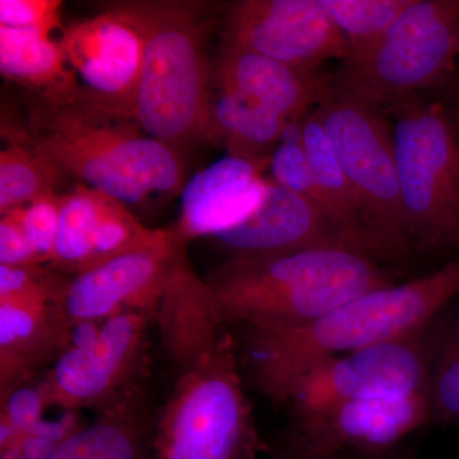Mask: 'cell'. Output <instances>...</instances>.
I'll return each mask as SVG.
<instances>
[{"mask_svg": "<svg viewBox=\"0 0 459 459\" xmlns=\"http://www.w3.org/2000/svg\"><path fill=\"white\" fill-rule=\"evenodd\" d=\"M59 0H0V27L50 33L62 23Z\"/></svg>", "mask_w": 459, "mask_h": 459, "instance_id": "4dcf8cb0", "label": "cell"}, {"mask_svg": "<svg viewBox=\"0 0 459 459\" xmlns=\"http://www.w3.org/2000/svg\"><path fill=\"white\" fill-rule=\"evenodd\" d=\"M0 74L48 102L69 101L81 92L59 44L40 31L0 27Z\"/></svg>", "mask_w": 459, "mask_h": 459, "instance_id": "44dd1931", "label": "cell"}, {"mask_svg": "<svg viewBox=\"0 0 459 459\" xmlns=\"http://www.w3.org/2000/svg\"><path fill=\"white\" fill-rule=\"evenodd\" d=\"M222 325L303 327L371 290L395 283L383 262L350 247L230 256L208 276Z\"/></svg>", "mask_w": 459, "mask_h": 459, "instance_id": "7a4b0ae2", "label": "cell"}, {"mask_svg": "<svg viewBox=\"0 0 459 459\" xmlns=\"http://www.w3.org/2000/svg\"><path fill=\"white\" fill-rule=\"evenodd\" d=\"M411 0H319L350 47L360 56L394 25ZM347 60V59H346Z\"/></svg>", "mask_w": 459, "mask_h": 459, "instance_id": "484cf974", "label": "cell"}, {"mask_svg": "<svg viewBox=\"0 0 459 459\" xmlns=\"http://www.w3.org/2000/svg\"><path fill=\"white\" fill-rule=\"evenodd\" d=\"M268 161L226 156L198 172L181 192L179 221L171 229L183 243L214 238L246 221L267 192Z\"/></svg>", "mask_w": 459, "mask_h": 459, "instance_id": "2e32d148", "label": "cell"}, {"mask_svg": "<svg viewBox=\"0 0 459 459\" xmlns=\"http://www.w3.org/2000/svg\"><path fill=\"white\" fill-rule=\"evenodd\" d=\"M371 228L403 258L404 231L394 126L385 111L331 86L314 108Z\"/></svg>", "mask_w": 459, "mask_h": 459, "instance_id": "ba28073f", "label": "cell"}, {"mask_svg": "<svg viewBox=\"0 0 459 459\" xmlns=\"http://www.w3.org/2000/svg\"><path fill=\"white\" fill-rule=\"evenodd\" d=\"M60 207L62 195L56 192L48 193L21 207L23 228L41 265H51L56 255Z\"/></svg>", "mask_w": 459, "mask_h": 459, "instance_id": "f546056e", "label": "cell"}, {"mask_svg": "<svg viewBox=\"0 0 459 459\" xmlns=\"http://www.w3.org/2000/svg\"><path fill=\"white\" fill-rule=\"evenodd\" d=\"M440 91L443 98L439 101L442 102L459 131V75H453L452 80Z\"/></svg>", "mask_w": 459, "mask_h": 459, "instance_id": "e575fe53", "label": "cell"}, {"mask_svg": "<svg viewBox=\"0 0 459 459\" xmlns=\"http://www.w3.org/2000/svg\"><path fill=\"white\" fill-rule=\"evenodd\" d=\"M264 444L229 331L179 377L153 422L150 459H255Z\"/></svg>", "mask_w": 459, "mask_h": 459, "instance_id": "5b68a950", "label": "cell"}, {"mask_svg": "<svg viewBox=\"0 0 459 459\" xmlns=\"http://www.w3.org/2000/svg\"><path fill=\"white\" fill-rule=\"evenodd\" d=\"M213 119L229 155L253 161H268L290 124L255 100L226 89L213 98Z\"/></svg>", "mask_w": 459, "mask_h": 459, "instance_id": "603a6c76", "label": "cell"}, {"mask_svg": "<svg viewBox=\"0 0 459 459\" xmlns=\"http://www.w3.org/2000/svg\"><path fill=\"white\" fill-rule=\"evenodd\" d=\"M374 459H411V458L403 457V455H394V453H391V455H383V457L374 458Z\"/></svg>", "mask_w": 459, "mask_h": 459, "instance_id": "d590c367", "label": "cell"}, {"mask_svg": "<svg viewBox=\"0 0 459 459\" xmlns=\"http://www.w3.org/2000/svg\"><path fill=\"white\" fill-rule=\"evenodd\" d=\"M429 391L398 398L341 402L291 416L287 439L329 457L374 459L391 455L431 421Z\"/></svg>", "mask_w": 459, "mask_h": 459, "instance_id": "8fae6325", "label": "cell"}, {"mask_svg": "<svg viewBox=\"0 0 459 459\" xmlns=\"http://www.w3.org/2000/svg\"><path fill=\"white\" fill-rule=\"evenodd\" d=\"M57 44L84 95L108 113L133 120L143 40L131 21L113 7L72 23Z\"/></svg>", "mask_w": 459, "mask_h": 459, "instance_id": "5bb4252c", "label": "cell"}, {"mask_svg": "<svg viewBox=\"0 0 459 459\" xmlns=\"http://www.w3.org/2000/svg\"><path fill=\"white\" fill-rule=\"evenodd\" d=\"M18 129L65 174L126 205L151 195H175L186 186L175 148L133 120L108 113L82 90L65 102L35 98L25 128Z\"/></svg>", "mask_w": 459, "mask_h": 459, "instance_id": "3957f363", "label": "cell"}, {"mask_svg": "<svg viewBox=\"0 0 459 459\" xmlns=\"http://www.w3.org/2000/svg\"><path fill=\"white\" fill-rule=\"evenodd\" d=\"M101 195L90 186H75L62 195L56 255L51 270L74 277L92 270L98 246Z\"/></svg>", "mask_w": 459, "mask_h": 459, "instance_id": "d4e9b609", "label": "cell"}, {"mask_svg": "<svg viewBox=\"0 0 459 459\" xmlns=\"http://www.w3.org/2000/svg\"><path fill=\"white\" fill-rule=\"evenodd\" d=\"M270 166L273 183L309 198L327 212L314 179L309 159L301 143V132L299 137L286 138L281 142L271 157Z\"/></svg>", "mask_w": 459, "mask_h": 459, "instance_id": "f1b7e54d", "label": "cell"}, {"mask_svg": "<svg viewBox=\"0 0 459 459\" xmlns=\"http://www.w3.org/2000/svg\"><path fill=\"white\" fill-rule=\"evenodd\" d=\"M153 322L178 371L207 352L226 331L212 291L193 268L186 249L172 268Z\"/></svg>", "mask_w": 459, "mask_h": 459, "instance_id": "d6986e66", "label": "cell"}, {"mask_svg": "<svg viewBox=\"0 0 459 459\" xmlns=\"http://www.w3.org/2000/svg\"><path fill=\"white\" fill-rule=\"evenodd\" d=\"M431 327L316 365L292 385L285 407L295 416L341 402L429 391L437 340Z\"/></svg>", "mask_w": 459, "mask_h": 459, "instance_id": "9c48e42d", "label": "cell"}, {"mask_svg": "<svg viewBox=\"0 0 459 459\" xmlns=\"http://www.w3.org/2000/svg\"><path fill=\"white\" fill-rule=\"evenodd\" d=\"M212 238L230 256L283 255L312 247H350L380 261L361 238L343 228L316 202L273 181H268L262 204L246 221Z\"/></svg>", "mask_w": 459, "mask_h": 459, "instance_id": "9a60e30c", "label": "cell"}, {"mask_svg": "<svg viewBox=\"0 0 459 459\" xmlns=\"http://www.w3.org/2000/svg\"><path fill=\"white\" fill-rule=\"evenodd\" d=\"M394 143L404 231L412 249H459V131L442 102L395 107Z\"/></svg>", "mask_w": 459, "mask_h": 459, "instance_id": "52a82bcc", "label": "cell"}, {"mask_svg": "<svg viewBox=\"0 0 459 459\" xmlns=\"http://www.w3.org/2000/svg\"><path fill=\"white\" fill-rule=\"evenodd\" d=\"M72 332L60 301L0 300V401L56 362Z\"/></svg>", "mask_w": 459, "mask_h": 459, "instance_id": "e0dca14e", "label": "cell"}, {"mask_svg": "<svg viewBox=\"0 0 459 459\" xmlns=\"http://www.w3.org/2000/svg\"><path fill=\"white\" fill-rule=\"evenodd\" d=\"M459 296V261L365 292L303 327L243 329V362L259 392L285 406L292 385L316 365L433 325Z\"/></svg>", "mask_w": 459, "mask_h": 459, "instance_id": "6da1fadb", "label": "cell"}, {"mask_svg": "<svg viewBox=\"0 0 459 459\" xmlns=\"http://www.w3.org/2000/svg\"><path fill=\"white\" fill-rule=\"evenodd\" d=\"M98 411L50 459H150L153 422L141 380Z\"/></svg>", "mask_w": 459, "mask_h": 459, "instance_id": "ffe728a7", "label": "cell"}, {"mask_svg": "<svg viewBox=\"0 0 459 459\" xmlns=\"http://www.w3.org/2000/svg\"><path fill=\"white\" fill-rule=\"evenodd\" d=\"M301 143L305 148L314 179L327 212L361 238L382 262H397L401 256L371 228L362 212L355 190L344 174L325 126L316 110L300 120Z\"/></svg>", "mask_w": 459, "mask_h": 459, "instance_id": "7402d4cb", "label": "cell"}, {"mask_svg": "<svg viewBox=\"0 0 459 459\" xmlns=\"http://www.w3.org/2000/svg\"><path fill=\"white\" fill-rule=\"evenodd\" d=\"M429 400L433 421L459 422V309L443 333L437 334Z\"/></svg>", "mask_w": 459, "mask_h": 459, "instance_id": "4316f807", "label": "cell"}, {"mask_svg": "<svg viewBox=\"0 0 459 459\" xmlns=\"http://www.w3.org/2000/svg\"><path fill=\"white\" fill-rule=\"evenodd\" d=\"M150 323L142 313L117 314L69 346L40 380L49 407L99 410L140 382Z\"/></svg>", "mask_w": 459, "mask_h": 459, "instance_id": "30bf717a", "label": "cell"}, {"mask_svg": "<svg viewBox=\"0 0 459 459\" xmlns=\"http://www.w3.org/2000/svg\"><path fill=\"white\" fill-rule=\"evenodd\" d=\"M0 425L11 429L21 440L41 421L45 411L49 409L40 382L36 385H29L27 382L18 386L4 400L0 401Z\"/></svg>", "mask_w": 459, "mask_h": 459, "instance_id": "1f68e13d", "label": "cell"}, {"mask_svg": "<svg viewBox=\"0 0 459 459\" xmlns=\"http://www.w3.org/2000/svg\"><path fill=\"white\" fill-rule=\"evenodd\" d=\"M222 47L255 51L316 72L329 59L350 57V47L319 0H241L230 8Z\"/></svg>", "mask_w": 459, "mask_h": 459, "instance_id": "4fadbf2b", "label": "cell"}, {"mask_svg": "<svg viewBox=\"0 0 459 459\" xmlns=\"http://www.w3.org/2000/svg\"><path fill=\"white\" fill-rule=\"evenodd\" d=\"M271 459H352L346 457H329V455H314V453L299 448L287 437L271 449Z\"/></svg>", "mask_w": 459, "mask_h": 459, "instance_id": "836d02e7", "label": "cell"}, {"mask_svg": "<svg viewBox=\"0 0 459 459\" xmlns=\"http://www.w3.org/2000/svg\"><path fill=\"white\" fill-rule=\"evenodd\" d=\"M186 244L172 230L133 250L71 277L62 309L74 327L102 323L124 312L144 314L153 322L175 263Z\"/></svg>", "mask_w": 459, "mask_h": 459, "instance_id": "7c38bea8", "label": "cell"}, {"mask_svg": "<svg viewBox=\"0 0 459 459\" xmlns=\"http://www.w3.org/2000/svg\"><path fill=\"white\" fill-rule=\"evenodd\" d=\"M7 144L0 151V214L56 192L65 172L23 137L20 129L3 126Z\"/></svg>", "mask_w": 459, "mask_h": 459, "instance_id": "cb8c5ba5", "label": "cell"}, {"mask_svg": "<svg viewBox=\"0 0 459 459\" xmlns=\"http://www.w3.org/2000/svg\"><path fill=\"white\" fill-rule=\"evenodd\" d=\"M69 280L68 276L48 270L45 265H0V300L62 301Z\"/></svg>", "mask_w": 459, "mask_h": 459, "instance_id": "83f0119b", "label": "cell"}, {"mask_svg": "<svg viewBox=\"0 0 459 459\" xmlns=\"http://www.w3.org/2000/svg\"><path fill=\"white\" fill-rule=\"evenodd\" d=\"M140 31L143 59L132 119L151 137L179 148L220 141L213 119L204 3L114 5Z\"/></svg>", "mask_w": 459, "mask_h": 459, "instance_id": "277c9868", "label": "cell"}, {"mask_svg": "<svg viewBox=\"0 0 459 459\" xmlns=\"http://www.w3.org/2000/svg\"><path fill=\"white\" fill-rule=\"evenodd\" d=\"M0 265H41L23 228L21 207L13 208L0 217Z\"/></svg>", "mask_w": 459, "mask_h": 459, "instance_id": "d6a6232c", "label": "cell"}, {"mask_svg": "<svg viewBox=\"0 0 459 459\" xmlns=\"http://www.w3.org/2000/svg\"><path fill=\"white\" fill-rule=\"evenodd\" d=\"M458 54L459 0H411L370 49L343 60L331 86L385 111L446 86Z\"/></svg>", "mask_w": 459, "mask_h": 459, "instance_id": "8992f818", "label": "cell"}, {"mask_svg": "<svg viewBox=\"0 0 459 459\" xmlns=\"http://www.w3.org/2000/svg\"><path fill=\"white\" fill-rule=\"evenodd\" d=\"M214 81L217 89L243 93L286 122L295 123L319 104L331 77L255 51L222 47Z\"/></svg>", "mask_w": 459, "mask_h": 459, "instance_id": "ac0fdd59", "label": "cell"}]
</instances>
